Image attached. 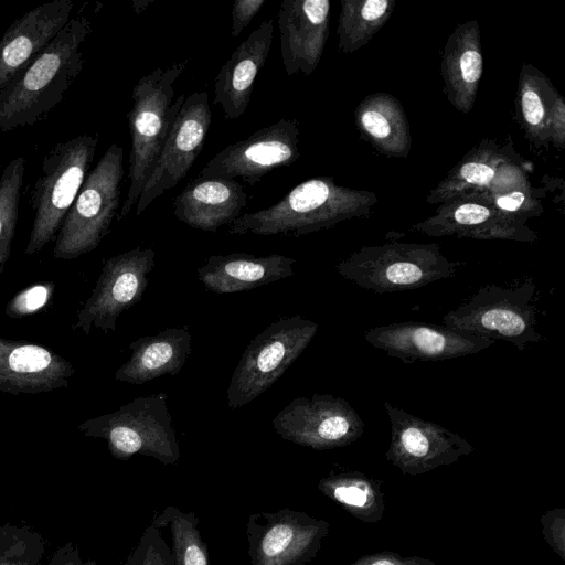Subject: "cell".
<instances>
[{
	"instance_id": "obj_7",
	"label": "cell",
	"mask_w": 565,
	"mask_h": 565,
	"mask_svg": "<svg viewBox=\"0 0 565 565\" xmlns=\"http://www.w3.org/2000/svg\"><path fill=\"white\" fill-rule=\"evenodd\" d=\"M167 399L163 392L137 397L115 412L85 420L78 429L86 436L105 439L118 459L138 454L174 465L181 452Z\"/></svg>"
},
{
	"instance_id": "obj_37",
	"label": "cell",
	"mask_w": 565,
	"mask_h": 565,
	"mask_svg": "<svg viewBox=\"0 0 565 565\" xmlns=\"http://www.w3.org/2000/svg\"><path fill=\"white\" fill-rule=\"evenodd\" d=\"M434 562L420 556H403L395 552H381L359 557L350 565H431Z\"/></svg>"
},
{
	"instance_id": "obj_35",
	"label": "cell",
	"mask_w": 565,
	"mask_h": 565,
	"mask_svg": "<svg viewBox=\"0 0 565 565\" xmlns=\"http://www.w3.org/2000/svg\"><path fill=\"white\" fill-rule=\"evenodd\" d=\"M540 521L545 541L565 561V509L556 508L546 511Z\"/></svg>"
},
{
	"instance_id": "obj_12",
	"label": "cell",
	"mask_w": 565,
	"mask_h": 565,
	"mask_svg": "<svg viewBox=\"0 0 565 565\" xmlns=\"http://www.w3.org/2000/svg\"><path fill=\"white\" fill-rule=\"evenodd\" d=\"M285 440L316 450L348 446L364 433V422L348 401L330 394L297 397L273 419Z\"/></svg>"
},
{
	"instance_id": "obj_24",
	"label": "cell",
	"mask_w": 565,
	"mask_h": 565,
	"mask_svg": "<svg viewBox=\"0 0 565 565\" xmlns=\"http://www.w3.org/2000/svg\"><path fill=\"white\" fill-rule=\"evenodd\" d=\"M482 71L480 26L469 20L449 34L441 58L444 92L457 110L468 114L472 109Z\"/></svg>"
},
{
	"instance_id": "obj_9",
	"label": "cell",
	"mask_w": 565,
	"mask_h": 565,
	"mask_svg": "<svg viewBox=\"0 0 565 565\" xmlns=\"http://www.w3.org/2000/svg\"><path fill=\"white\" fill-rule=\"evenodd\" d=\"M536 286L527 278L518 286L486 285L458 308L443 317L444 326L457 331L503 340L524 350L541 340L535 329Z\"/></svg>"
},
{
	"instance_id": "obj_40",
	"label": "cell",
	"mask_w": 565,
	"mask_h": 565,
	"mask_svg": "<svg viewBox=\"0 0 565 565\" xmlns=\"http://www.w3.org/2000/svg\"><path fill=\"white\" fill-rule=\"evenodd\" d=\"M431 565H437V564H435V563H434V564H431Z\"/></svg>"
},
{
	"instance_id": "obj_39",
	"label": "cell",
	"mask_w": 565,
	"mask_h": 565,
	"mask_svg": "<svg viewBox=\"0 0 565 565\" xmlns=\"http://www.w3.org/2000/svg\"><path fill=\"white\" fill-rule=\"evenodd\" d=\"M1 167H2V164H1V162H0V170H1Z\"/></svg>"
},
{
	"instance_id": "obj_29",
	"label": "cell",
	"mask_w": 565,
	"mask_h": 565,
	"mask_svg": "<svg viewBox=\"0 0 565 565\" xmlns=\"http://www.w3.org/2000/svg\"><path fill=\"white\" fill-rule=\"evenodd\" d=\"M318 490L364 523H376L385 510L379 481L359 471L330 473L318 482Z\"/></svg>"
},
{
	"instance_id": "obj_26",
	"label": "cell",
	"mask_w": 565,
	"mask_h": 565,
	"mask_svg": "<svg viewBox=\"0 0 565 565\" xmlns=\"http://www.w3.org/2000/svg\"><path fill=\"white\" fill-rule=\"evenodd\" d=\"M191 341L188 328H168L132 341L131 356L118 367L115 380L141 385L166 374L178 375L191 353Z\"/></svg>"
},
{
	"instance_id": "obj_14",
	"label": "cell",
	"mask_w": 565,
	"mask_h": 565,
	"mask_svg": "<svg viewBox=\"0 0 565 565\" xmlns=\"http://www.w3.org/2000/svg\"><path fill=\"white\" fill-rule=\"evenodd\" d=\"M391 423L386 459L404 475L418 476L457 462L473 451L458 434L384 402Z\"/></svg>"
},
{
	"instance_id": "obj_8",
	"label": "cell",
	"mask_w": 565,
	"mask_h": 565,
	"mask_svg": "<svg viewBox=\"0 0 565 565\" xmlns=\"http://www.w3.org/2000/svg\"><path fill=\"white\" fill-rule=\"evenodd\" d=\"M318 323L299 315L271 322L247 345L227 387V406L238 408L268 390L309 345Z\"/></svg>"
},
{
	"instance_id": "obj_32",
	"label": "cell",
	"mask_w": 565,
	"mask_h": 565,
	"mask_svg": "<svg viewBox=\"0 0 565 565\" xmlns=\"http://www.w3.org/2000/svg\"><path fill=\"white\" fill-rule=\"evenodd\" d=\"M25 159H12L0 175V275L11 254L15 233Z\"/></svg>"
},
{
	"instance_id": "obj_31",
	"label": "cell",
	"mask_w": 565,
	"mask_h": 565,
	"mask_svg": "<svg viewBox=\"0 0 565 565\" xmlns=\"http://www.w3.org/2000/svg\"><path fill=\"white\" fill-rule=\"evenodd\" d=\"M199 523L194 512H184L172 505L154 514L152 525L159 530L170 527L174 565H210L207 545Z\"/></svg>"
},
{
	"instance_id": "obj_30",
	"label": "cell",
	"mask_w": 565,
	"mask_h": 565,
	"mask_svg": "<svg viewBox=\"0 0 565 565\" xmlns=\"http://www.w3.org/2000/svg\"><path fill=\"white\" fill-rule=\"evenodd\" d=\"M394 0H341L337 35L343 53H354L390 20Z\"/></svg>"
},
{
	"instance_id": "obj_17",
	"label": "cell",
	"mask_w": 565,
	"mask_h": 565,
	"mask_svg": "<svg viewBox=\"0 0 565 565\" xmlns=\"http://www.w3.org/2000/svg\"><path fill=\"white\" fill-rule=\"evenodd\" d=\"M280 52L286 74L310 75L329 36V0H284L277 13Z\"/></svg>"
},
{
	"instance_id": "obj_33",
	"label": "cell",
	"mask_w": 565,
	"mask_h": 565,
	"mask_svg": "<svg viewBox=\"0 0 565 565\" xmlns=\"http://www.w3.org/2000/svg\"><path fill=\"white\" fill-rule=\"evenodd\" d=\"M125 565H174L171 548L160 530L150 524Z\"/></svg>"
},
{
	"instance_id": "obj_21",
	"label": "cell",
	"mask_w": 565,
	"mask_h": 565,
	"mask_svg": "<svg viewBox=\"0 0 565 565\" xmlns=\"http://www.w3.org/2000/svg\"><path fill=\"white\" fill-rule=\"evenodd\" d=\"M273 33V20L264 21L236 47L216 75L213 103L221 106L226 119L244 115L255 79L269 55Z\"/></svg>"
},
{
	"instance_id": "obj_1",
	"label": "cell",
	"mask_w": 565,
	"mask_h": 565,
	"mask_svg": "<svg viewBox=\"0 0 565 565\" xmlns=\"http://www.w3.org/2000/svg\"><path fill=\"white\" fill-rule=\"evenodd\" d=\"M92 31L86 15L71 17L51 43L0 90V132L42 121L64 99L83 70L82 47Z\"/></svg>"
},
{
	"instance_id": "obj_19",
	"label": "cell",
	"mask_w": 565,
	"mask_h": 565,
	"mask_svg": "<svg viewBox=\"0 0 565 565\" xmlns=\"http://www.w3.org/2000/svg\"><path fill=\"white\" fill-rule=\"evenodd\" d=\"M72 0H52L15 19L0 39V90L34 60L70 21Z\"/></svg>"
},
{
	"instance_id": "obj_2",
	"label": "cell",
	"mask_w": 565,
	"mask_h": 565,
	"mask_svg": "<svg viewBox=\"0 0 565 565\" xmlns=\"http://www.w3.org/2000/svg\"><path fill=\"white\" fill-rule=\"evenodd\" d=\"M375 193L339 185L330 177L306 180L275 204L243 213L227 226L228 234L301 236L354 218L367 217Z\"/></svg>"
},
{
	"instance_id": "obj_25",
	"label": "cell",
	"mask_w": 565,
	"mask_h": 565,
	"mask_svg": "<svg viewBox=\"0 0 565 565\" xmlns=\"http://www.w3.org/2000/svg\"><path fill=\"white\" fill-rule=\"evenodd\" d=\"M516 161L512 142L501 145L497 140L483 139L466 153L435 188L426 202L429 204L484 193L504 166Z\"/></svg>"
},
{
	"instance_id": "obj_6",
	"label": "cell",
	"mask_w": 565,
	"mask_h": 565,
	"mask_svg": "<svg viewBox=\"0 0 565 565\" xmlns=\"http://www.w3.org/2000/svg\"><path fill=\"white\" fill-rule=\"evenodd\" d=\"M124 148L111 143L88 172L56 235L53 256L72 260L96 249L118 213Z\"/></svg>"
},
{
	"instance_id": "obj_15",
	"label": "cell",
	"mask_w": 565,
	"mask_h": 565,
	"mask_svg": "<svg viewBox=\"0 0 565 565\" xmlns=\"http://www.w3.org/2000/svg\"><path fill=\"white\" fill-rule=\"evenodd\" d=\"M299 135L296 119H280L225 147L198 177L239 178L248 185H255L274 169L289 167L298 160Z\"/></svg>"
},
{
	"instance_id": "obj_27",
	"label": "cell",
	"mask_w": 565,
	"mask_h": 565,
	"mask_svg": "<svg viewBox=\"0 0 565 565\" xmlns=\"http://www.w3.org/2000/svg\"><path fill=\"white\" fill-rule=\"evenodd\" d=\"M355 125L379 152L406 158L411 150L409 124L402 104L386 93H375L360 102L354 111Z\"/></svg>"
},
{
	"instance_id": "obj_4",
	"label": "cell",
	"mask_w": 565,
	"mask_h": 565,
	"mask_svg": "<svg viewBox=\"0 0 565 565\" xmlns=\"http://www.w3.org/2000/svg\"><path fill=\"white\" fill-rule=\"evenodd\" d=\"M460 262L447 258L439 244L392 242L363 246L341 260L337 271L376 294L422 288L456 275Z\"/></svg>"
},
{
	"instance_id": "obj_16",
	"label": "cell",
	"mask_w": 565,
	"mask_h": 565,
	"mask_svg": "<svg viewBox=\"0 0 565 565\" xmlns=\"http://www.w3.org/2000/svg\"><path fill=\"white\" fill-rule=\"evenodd\" d=\"M364 339L404 363L461 358L488 349L494 340L445 326L404 321L369 329Z\"/></svg>"
},
{
	"instance_id": "obj_18",
	"label": "cell",
	"mask_w": 565,
	"mask_h": 565,
	"mask_svg": "<svg viewBox=\"0 0 565 565\" xmlns=\"http://www.w3.org/2000/svg\"><path fill=\"white\" fill-rule=\"evenodd\" d=\"M75 367L51 349L0 338V392L20 395L67 387Z\"/></svg>"
},
{
	"instance_id": "obj_3",
	"label": "cell",
	"mask_w": 565,
	"mask_h": 565,
	"mask_svg": "<svg viewBox=\"0 0 565 565\" xmlns=\"http://www.w3.org/2000/svg\"><path fill=\"white\" fill-rule=\"evenodd\" d=\"M189 60L169 67H157L142 76L132 88V107L127 114L131 138L129 156V188L120 209L122 221L137 204L163 148L170 127L185 95L173 100L174 83L185 70Z\"/></svg>"
},
{
	"instance_id": "obj_23",
	"label": "cell",
	"mask_w": 565,
	"mask_h": 565,
	"mask_svg": "<svg viewBox=\"0 0 565 565\" xmlns=\"http://www.w3.org/2000/svg\"><path fill=\"white\" fill-rule=\"evenodd\" d=\"M294 264V258L279 254L213 255L198 268V276L209 291L217 295L234 294L288 278L295 274Z\"/></svg>"
},
{
	"instance_id": "obj_22",
	"label": "cell",
	"mask_w": 565,
	"mask_h": 565,
	"mask_svg": "<svg viewBox=\"0 0 565 565\" xmlns=\"http://www.w3.org/2000/svg\"><path fill=\"white\" fill-rule=\"evenodd\" d=\"M247 198L236 180L198 177L174 198L173 214L192 228L214 233L243 214Z\"/></svg>"
},
{
	"instance_id": "obj_11",
	"label": "cell",
	"mask_w": 565,
	"mask_h": 565,
	"mask_svg": "<svg viewBox=\"0 0 565 565\" xmlns=\"http://www.w3.org/2000/svg\"><path fill=\"white\" fill-rule=\"evenodd\" d=\"M330 524L289 508L248 516L250 565H307L320 551Z\"/></svg>"
},
{
	"instance_id": "obj_28",
	"label": "cell",
	"mask_w": 565,
	"mask_h": 565,
	"mask_svg": "<svg viewBox=\"0 0 565 565\" xmlns=\"http://www.w3.org/2000/svg\"><path fill=\"white\" fill-rule=\"evenodd\" d=\"M558 95L540 70L523 63L515 99L516 117L525 137L536 148L550 143V117Z\"/></svg>"
},
{
	"instance_id": "obj_34",
	"label": "cell",
	"mask_w": 565,
	"mask_h": 565,
	"mask_svg": "<svg viewBox=\"0 0 565 565\" xmlns=\"http://www.w3.org/2000/svg\"><path fill=\"white\" fill-rule=\"evenodd\" d=\"M54 290L55 285L52 281L31 285L12 297L4 313L14 319L34 315L49 303Z\"/></svg>"
},
{
	"instance_id": "obj_36",
	"label": "cell",
	"mask_w": 565,
	"mask_h": 565,
	"mask_svg": "<svg viewBox=\"0 0 565 565\" xmlns=\"http://www.w3.org/2000/svg\"><path fill=\"white\" fill-rule=\"evenodd\" d=\"M265 3V0H235L232 8L231 35L237 38Z\"/></svg>"
},
{
	"instance_id": "obj_10",
	"label": "cell",
	"mask_w": 565,
	"mask_h": 565,
	"mask_svg": "<svg viewBox=\"0 0 565 565\" xmlns=\"http://www.w3.org/2000/svg\"><path fill=\"white\" fill-rule=\"evenodd\" d=\"M156 252L137 247L108 258L96 285L76 313L74 330L88 334L93 327L113 332L119 316L137 305L149 284Z\"/></svg>"
},
{
	"instance_id": "obj_5",
	"label": "cell",
	"mask_w": 565,
	"mask_h": 565,
	"mask_svg": "<svg viewBox=\"0 0 565 565\" xmlns=\"http://www.w3.org/2000/svg\"><path fill=\"white\" fill-rule=\"evenodd\" d=\"M98 136L82 134L57 142L43 158L30 204L33 223L24 253H39L56 235L94 160Z\"/></svg>"
},
{
	"instance_id": "obj_38",
	"label": "cell",
	"mask_w": 565,
	"mask_h": 565,
	"mask_svg": "<svg viewBox=\"0 0 565 565\" xmlns=\"http://www.w3.org/2000/svg\"><path fill=\"white\" fill-rule=\"evenodd\" d=\"M550 142L558 150L564 149L565 143V103L561 95L557 96L548 124Z\"/></svg>"
},
{
	"instance_id": "obj_20",
	"label": "cell",
	"mask_w": 565,
	"mask_h": 565,
	"mask_svg": "<svg viewBox=\"0 0 565 565\" xmlns=\"http://www.w3.org/2000/svg\"><path fill=\"white\" fill-rule=\"evenodd\" d=\"M412 231L433 237L537 241L536 233L525 224L503 221L490 204L469 196L441 203L434 215L412 226Z\"/></svg>"
},
{
	"instance_id": "obj_13",
	"label": "cell",
	"mask_w": 565,
	"mask_h": 565,
	"mask_svg": "<svg viewBox=\"0 0 565 565\" xmlns=\"http://www.w3.org/2000/svg\"><path fill=\"white\" fill-rule=\"evenodd\" d=\"M211 119L206 92H194L185 97L136 204L138 216L185 178L204 147Z\"/></svg>"
}]
</instances>
